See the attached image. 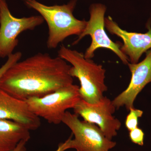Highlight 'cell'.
<instances>
[{
  "instance_id": "obj_16",
  "label": "cell",
  "mask_w": 151,
  "mask_h": 151,
  "mask_svg": "<svg viewBox=\"0 0 151 151\" xmlns=\"http://www.w3.org/2000/svg\"><path fill=\"white\" fill-rule=\"evenodd\" d=\"M72 136L68 138L64 142L61 143L58 145L57 149L55 151H65L68 149H70V140Z\"/></svg>"
},
{
  "instance_id": "obj_5",
  "label": "cell",
  "mask_w": 151,
  "mask_h": 151,
  "mask_svg": "<svg viewBox=\"0 0 151 151\" xmlns=\"http://www.w3.org/2000/svg\"><path fill=\"white\" fill-rule=\"evenodd\" d=\"M78 117L67 111L63 118L62 123L74 135V139H70V149L76 151H110L115 147L116 142L108 139L98 126L81 121Z\"/></svg>"
},
{
  "instance_id": "obj_6",
  "label": "cell",
  "mask_w": 151,
  "mask_h": 151,
  "mask_svg": "<svg viewBox=\"0 0 151 151\" xmlns=\"http://www.w3.org/2000/svg\"><path fill=\"white\" fill-rule=\"evenodd\" d=\"M106 11V7L102 4H94L90 6L89 20L87 21L83 32L72 45L77 44L86 36L89 35L92 39V42L84 54L85 58H92L97 49L106 48L113 51L124 64L127 65L129 63V58L121 51V45L111 40L105 32V15Z\"/></svg>"
},
{
  "instance_id": "obj_9",
  "label": "cell",
  "mask_w": 151,
  "mask_h": 151,
  "mask_svg": "<svg viewBox=\"0 0 151 151\" xmlns=\"http://www.w3.org/2000/svg\"><path fill=\"white\" fill-rule=\"evenodd\" d=\"M105 25L112 35L121 38L123 41L121 50L131 63H137L143 53L151 49L150 23L147 24L148 31L145 33L129 32L122 29L111 17L105 18Z\"/></svg>"
},
{
  "instance_id": "obj_17",
  "label": "cell",
  "mask_w": 151,
  "mask_h": 151,
  "mask_svg": "<svg viewBox=\"0 0 151 151\" xmlns=\"http://www.w3.org/2000/svg\"><path fill=\"white\" fill-rule=\"evenodd\" d=\"M27 142L24 140L21 141L14 149L10 151H27L26 145Z\"/></svg>"
},
{
  "instance_id": "obj_1",
  "label": "cell",
  "mask_w": 151,
  "mask_h": 151,
  "mask_svg": "<svg viewBox=\"0 0 151 151\" xmlns=\"http://www.w3.org/2000/svg\"><path fill=\"white\" fill-rule=\"evenodd\" d=\"M70 67L59 56L39 52L10 67L0 79V89L23 101L42 97L73 84Z\"/></svg>"
},
{
  "instance_id": "obj_11",
  "label": "cell",
  "mask_w": 151,
  "mask_h": 151,
  "mask_svg": "<svg viewBox=\"0 0 151 151\" xmlns=\"http://www.w3.org/2000/svg\"><path fill=\"white\" fill-rule=\"evenodd\" d=\"M0 119L10 120L30 131L40 127V118L30 111L25 101L19 100L0 89Z\"/></svg>"
},
{
  "instance_id": "obj_2",
  "label": "cell",
  "mask_w": 151,
  "mask_h": 151,
  "mask_svg": "<svg viewBox=\"0 0 151 151\" xmlns=\"http://www.w3.org/2000/svg\"><path fill=\"white\" fill-rule=\"evenodd\" d=\"M77 1L71 0L63 5L49 6L36 0H24L26 6L39 13L47 24V48H56L66 38L72 35L79 36L83 32L87 21L76 18L73 13Z\"/></svg>"
},
{
  "instance_id": "obj_4",
  "label": "cell",
  "mask_w": 151,
  "mask_h": 151,
  "mask_svg": "<svg viewBox=\"0 0 151 151\" xmlns=\"http://www.w3.org/2000/svg\"><path fill=\"white\" fill-rule=\"evenodd\" d=\"M79 87L72 84L57 89L41 97H31L26 100L30 111L50 124L62 122L68 109L74 108L81 99Z\"/></svg>"
},
{
  "instance_id": "obj_15",
  "label": "cell",
  "mask_w": 151,
  "mask_h": 151,
  "mask_svg": "<svg viewBox=\"0 0 151 151\" xmlns=\"http://www.w3.org/2000/svg\"><path fill=\"white\" fill-rule=\"evenodd\" d=\"M129 137L132 142L140 146L144 145L145 133L140 128L138 127L129 131Z\"/></svg>"
},
{
  "instance_id": "obj_8",
  "label": "cell",
  "mask_w": 151,
  "mask_h": 151,
  "mask_svg": "<svg viewBox=\"0 0 151 151\" xmlns=\"http://www.w3.org/2000/svg\"><path fill=\"white\" fill-rule=\"evenodd\" d=\"M73 109L74 113L81 116L84 121L98 126L109 139L117 136L122 126L121 122L113 115L116 107L106 96L94 104L81 98Z\"/></svg>"
},
{
  "instance_id": "obj_13",
  "label": "cell",
  "mask_w": 151,
  "mask_h": 151,
  "mask_svg": "<svg viewBox=\"0 0 151 151\" xmlns=\"http://www.w3.org/2000/svg\"><path fill=\"white\" fill-rule=\"evenodd\" d=\"M129 113L127 115L125 120V126L129 131L138 127L139 119L142 116L143 111L133 107L130 108Z\"/></svg>"
},
{
  "instance_id": "obj_12",
  "label": "cell",
  "mask_w": 151,
  "mask_h": 151,
  "mask_svg": "<svg viewBox=\"0 0 151 151\" xmlns=\"http://www.w3.org/2000/svg\"><path fill=\"white\" fill-rule=\"evenodd\" d=\"M30 130L17 122L0 119V151H10L30 139Z\"/></svg>"
},
{
  "instance_id": "obj_3",
  "label": "cell",
  "mask_w": 151,
  "mask_h": 151,
  "mask_svg": "<svg viewBox=\"0 0 151 151\" xmlns=\"http://www.w3.org/2000/svg\"><path fill=\"white\" fill-rule=\"evenodd\" d=\"M59 57L71 64L70 74L80 81L79 94L82 100L97 103L108 90L105 83L106 70L103 66L91 59L85 58L82 52L60 46L58 52Z\"/></svg>"
},
{
  "instance_id": "obj_18",
  "label": "cell",
  "mask_w": 151,
  "mask_h": 151,
  "mask_svg": "<svg viewBox=\"0 0 151 151\" xmlns=\"http://www.w3.org/2000/svg\"><path fill=\"white\" fill-rule=\"evenodd\" d=\"M0 22H1V11H0Z\"/></svg>"
},
{
  "instance_id": "obj_10",
  "label": "cell",
  "mask_w": 151,
  "mask_h": 151,
  "mask_svg": "<svg viewBox=\"0 0 151 151\" xmlns=\"http://www.w3.org/2000/svg\"><path fill=\"white\" fill-rule=\"evenodd\" d=\"M146 57L139 63H129L132 77L127 89L112 101L116 109L125 106L127 110L133 108L138 94L151 82V49L146 52Z\"/></svg>"
},
{
  "instance_id": "obj_14",
  "label": "cell",
  "mask_w": 151,
  "mask_h": 151,
  "mask_svg": "<svg viewBox=\"0 0 151 151\" xmlns=\"http://www.w3.org/2000/svg\"><path fill=\"white\" fill-rule=\"evenodd\" d=\"M22 57V52H17L11 55L8 57L6 61L0 67V79L5 72L12 65L19 61L21 58Z\"/></svg>"
},
{
  "instance_id": "obj_7",
  "label": "cell",
  "mask_w": 151,
  "mask_h": 151,
  "mask_svg": "<svg viewBox=\"0 0 151 151\" xmlns=\"http://www.w3.org/2000/svg\"><path fill=\"white\" fill-rule=\"evenodd\" d=\"M0 58L8 57L19 44L21 33L33 30L45 21L41 16L15 17L11 14L6 0H0Z\"/></svg>"
}]
</instances>
